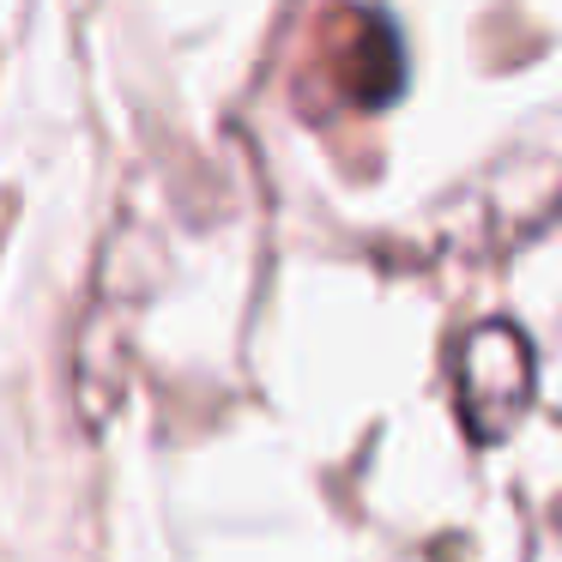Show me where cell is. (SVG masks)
<instances>
[{
    "instance_id": "7a4b0ae2",
    "label": "cell",
    "mask_w": 562,
    "mask_h": 562,
    "mask_svg": "<svg viewBox=\"0 0 562 562\" xmlns=\"http://www.w3.org/2000/svg\"><path fill=\"white\" fill-rule=\"evenodd\" d=\"M538 357L514 321H484L453 345V412L477 448H496L532 412Z\"/></svg>"
},
{
    "instance_id": "6da1fadb",
    "label": "cell",
    "mask_w": 562,
    "mask_h": 562,
    "mask_svg": "<svg viewBox=\"0 0 562 562\" xmlns=\"http://www.w3.org/2000/svg\"><path fill=\"white\" fill-rule=\"evenodd\" d=\"M405 86V49L400 31L381 7H357L339 0L327 7L308 43V67H303V103L308 115H369L387 110Z\"/></svg>"
}]
</instances>
